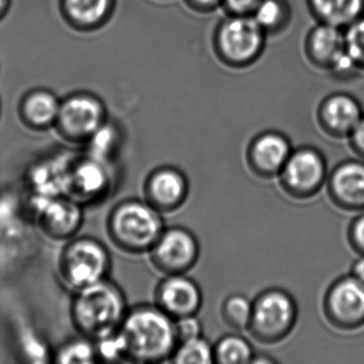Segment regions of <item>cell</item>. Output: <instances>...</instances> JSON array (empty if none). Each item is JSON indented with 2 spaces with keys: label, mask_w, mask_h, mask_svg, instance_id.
Instances as JSON below:
<instances>
[{
  "label": "cell",
  "mask_w": 364,
  "mask_h": 364,
  "mask_svg": "<svg viewBox=\"0 0 364 364\" xmlns=\"http://www.w3.org/2000/svg\"><path fill=\"white\" fill-rule=\"evenodd\" d=\"M125 360L156 363L171 358L178 347L173 318L159 306H139L127 311L118 329Z\"/></svg>",
  "instance_id": "6da1fadb"
},
{
  "label": "cell",
  "mask_w": 364,
  "mask_h": 364,
  "mask_svg": "<svg viewBox=\"0 0 364 364\" xmlns=\"http://www.w3.org/2000/svg\"><path fill=\"white\" fill-rule=\"evenodd\" d=\"M127 311L124 294L116 283L106 278L75 291L71 318L84 338L95 342L116 332Z\"/></svg>",
  "instance_id": "7a4b0ae2"
},
{
  "label": "cell",
  "mask_w": 364,
  "mask_h": 364,
  "mask_svg": "<svg viewBox=\"0 0 364 364\" xmlns=\"http://www.w3.org/2000/svg\"><path fill=\"white\" fill-rule=\"evenodd\" d=\"M107 231L112 242L129 253L150 251L164 232L159 210L149 202L124 200L117 204L107 219Z\"/></svg>",
  "instance_id": "3957f363"
},
{
  "label": "cell",
  "mask_w": 364,
  "mask_h": 364,
  "mask_svg": "<svg viewBox=\"0 0 364 364\" xmlns=\"http://www.w3.org/2000/svg\"><path fill=\"white\" fill-rule=\"evenodd\" d=\"M112 265L109 252L100 240L92 237L72 240L61 252V278L74 291L107 278Z\"/></svg>",
  "instance_id": "277c9868"
},
{
  "label": "cell",
  "mask_w": 364,
  "mask_h": 364,
  "mask_svg": "<svg viewBox=\"0 0 364 364\" xmlns=\"http://www.w3.org/2000/svg\"><path fill=\"white\" fill-rule=\"evenodd\" d=\"M296 317L297 310L291 296L280 289H270L253 304L248 329L259 342L272 344L289 336Z\"/></svg>",
  "instance_id": "5b68a950"
},
{
  "label": "cell",
  "mask_w": 364,
  "mask_h": 364,
  "mask_svg": "<svg viewBox=\"0 0 364 364\" xmlns=\"http://www.w3.org/2000/svg\"><path fill=\"white\" fill-rule=\"evenodd\" d=\"M283 189L295 199H308L318 193L326 176V164L312 149L289 155L280 172Z\"/></svg>",
  "instance_id": "8992f818"
},
{
  "label": "cell",
  "mask_w": 364,
  "mask_h": 364,
  "mask_svg": "<svg viewBox=\"0 0 364 364\" xmlns=\"http://www.w3.org/2000/svg\"><path fill=\"white\" fill-rule=\"evenodd\" d=\"M153 265L167 274H183L193 267L199 257V245L195 236L183 229L164 230L150 250Z\"/></svg>",
  "instance_id": "52a82bcc"
},
{
  "label": "cell",
  "mask_w": 364,
  "mask_h": 364,
  "mask_svg": "<svg viewBox=\"0 0 364 364\" xmlns=\"http://www.w3.org/2000/svg\"><path fill=\"white\" fill-rule=\"evenodd\" d=\"M325 315L338 329H353L364 323V285L355 277L340 279L325 297Z\"/></svg>",
  "instance_id": "ba28073f"
},
{
  "label": "cell",
  "mask_w": 364,
  "mask_h": 364,
  "mask_svg": "<svg viewBox=\"0 0 364 364\" xmlns=\"http://www.w3.org/2000/svg\"><path fill=\"white\" fill-rule=\"evenodd\" d=\"M33 205L40 228L48 237H73L82 225V204L68 196L33 202Z\"/></svg>",
  "instance_id": "9c48e42d"
},
{
  "label": "cell",
  "mask_w": 364,
  "mask_h": 364,
  "mask_svg": "<svg viewBox=\"0 0 364 364\" xmlns=\"http://www.w3.org/2000/svg\"><path fill=\"white\" fill-rule=\"evenodd\" d=\"M108 161L88 156L76 159L70 171L68 197L82 203L101 199L112 186V173Z\"/></svg>",
  "instance_id": "30bf717a"
},
{
  "label": "cell",
  "mask_w": 364,
  "mask_h": 364,
  "mask_svg": "<svg viewBox=\"0 0 364 364\" xmlns=\"http://www.w3.org/2000/svg\"><path fill=\"white\" fill-rule=\"evenodd\" d=\"M201 302L199 287L182 274H170L157 287L156 306L173 319L195 315Z\"/></svg>",
  "instance_id": "8fae6325"
},
{
  "label": "cell",
  "mask_w": 364,
  "mask_h": 364,
  "mask_svg": "<svg viewBox=\"0 0 364 364\" xmlns=\"http://www.w3.org/2000/svg\"><path fill=\"white\" fill-rule=\"evenodd\" d=\"M72 163L73 159L58 156L36 164L27 176L31 202L67 196Z\"/></svg>",
  "instance_id": "7c38bea8"
},
{
  "label": "cell",
  "mask_w": 364,
  "mask_h": 364,
  "mask_svg": "<svg viewBox=\"0 0 364 364\" xmlns=\"http://www.w3.org/2000/svg\"><path fill=\"white\" fill-rule=\"evenodd\" d=\"M146 202L159 212H172L180 208L188 195L186 178L174 168L155 170L144 185Z\"/></svg>",
  "instance_id": "4fadbf2b"
},
{
  "label": "cell",
  "mask_w": 364,
  "mask_h": 364,
  "mask_svg": "<svg viewBox=\"0 0 364 364\" xmlns=\"http://www.w3.org/2000/svg\"><path fill=\"white\" fill-rule=\"evenodd\" d=\"M332 201L345 210L364 208V165L348 161L336 168L328 186Z\"/></svg>",
  "instance_id": "5bb4252c"
},
{
  "label": "cell",
  "mask_w": 364,
  "mask_h": 364,
  "mask_svg": "<svg viewBox=\"0 0 364 364\" xmlns=\"http://www.w3.org/2000/svg\"><path fill=\"white\" fill-rule=\"evenodd\" d=\"M61 127L73 139H90L102 127V110L92 100L76 97L65 104L59 112Z\"/></svg>",
  "instance_id": "9a60e30c"
},
{
  "label": "cell",
  "mask_w": 364,
  "mask_h": 364,
  "mask_svg": "<svg viewBox=\"0 0 364 364\" xmlns=\"http://www.w3.org/2000/svg\"><path fill=\"white\" fill-rule=\"evenodd\" d=\"M291 155L289 142L276 134H267L255 140L249 151L251 170L262 178L280 173Z\"/></svg>",
  "instance_id": "2e32d148"
},
{
  "label": "cell",
  "mask_w": 364,
  "mask_h": 364,
  "mask_svg": "<svg viewBox=\"0 0 364 364\" xmlns=\"http://www.w3.org/2000/svg\"><path fill=\"white\" fill-rule=\"evenodd\" d=\"M259 25L255 21L235 18L221 31V46L225 54L234 59H246L257 52L261 42Z\"/></svg>",
  "instance_id": "e0dca14e"
},
{
  "label": "cell",
  "mask_w": 364,
  "mask_h": 364,
  "mask_svg": "<svg viewBox=\"0 0 364 364\" xmlns=\"http://www.w3.org/2000/svg\"><path fill=\"white\" fill-rule=\"evenodd\" d=\"M361 118L359 105L348 97H333L323 109L325 124L332 133L338 135L353 133Z\"/></svg>",
  "instance_id": "ac0fdd59"
},
{
  "label": "cell",
  "mask_w": 364,
  "mask_h": 364,
  "mask_svg": "<svg viewBox=\"0 0 364 364\" xmlns=\"http://www.w3.org/2000/svg\"><path fill=\"white\" fill-rule=\"evenodd\" d=\"M321 16L332 24L355 22L364 7V0H313Z\"/></svg>",
  "instance_id": "d6986e66"
},
{
  "label": "cell",
  "mask_w": 364,
  "mask_h": 364,
  "mask_svg": "<svg viewBox=\"0 0 364 364\" xmlns=\"http://www.w3.org/2000/svg\"><path fill=\"white\" fill-rule=\"evenodd\" d=\"M215 361L223 364L249 363L253 359L252 348L245 338L228 336L214 347Z\"/></svg>",
  "instance_id": "ffe728a7"
},
{
  "label": "cell",
  "mask_w": 364,
  "mask_h": 364,
  "mask_svg": "<svg viewBox=\"0 0 364 364\" xmlns=\"http://www.w3.org/2000/svg\"><path fill=\"white\" fill-rule=\"evenodd\" d=\"M214 361V348L201 336L181 343L172 355V362L178 364H210Z\"/></svg>",
  "instance_id": "44dd1931"
},
{
  "label": "cell",
  "mask_w": 364,
  "mask_h": 364,
  "mask_svg": "<svg viewBox=\"0 0 364 364\" xmlns=\"http://www.w3.org/2000/svg\"><path fill=\"white\" fill-rule=\"evenodd\" d=\"M313 50L319 58L333 61L345 50V37L333 26H323L313 36Z\"/></svg>",
  "instance_id": "7402d4cb"
},
{
  "label": "cell",
  "mask_w": 364,
  "mask_h": 364,
  "mask_svg": "<svg viewBox=\"0 0 364 364\" xmlns=\"http://www.w3.org/2000/svg\"><path fill=\"white\" fill-rule=\"evenodd\" d=\"M97 361L95 342L84 336L65 343L55 355L57 363H93Z\"/></svg>",
  "instance_id": "603a6c76"
},
{
  "label": "cell",
  "mask_w": 364,
  "mask_h": 364,
  "mask_svg": "<svg viewBox=\"0 0 364 364\" xmlns=\"http://www.w3.org/2000/svg\"><path fill=\"white\" fill-rule=\"evenodd\" d=\"M253 304L242 295H233L225 300L223 316L225 323L234 329H247L250 325Z\"/></svg>",
  "instance_id": "cb8c5ba5"
},
{
  "label": "cell",
  "mask_w": 364,
  "mask_h": 364,
  "mask_svg": "<svg viewBox=\"0 0 364 364\" xmlns=\"http://www.w3.org/2000/svg\"><path fill=\"white\" fill-rule=\"evenodd\" d=\"M59 114L58 105L54 97L48 95H37L31 97L26 105V114L31 123L38 127L50 124Z\"/></svg>",
  "instance_id": "d4e9b609"
},
{
  "label": "cell",
  "mask_w": 364,
  "mask_h": 364,
  "mask_svg": "<svg viewBox=\"0 0 364 364\" xmlns=\"http://www.w3.org/2000/svg\"><path fill=\"white\" fill-rule=\"evenodd\" d=\"M108 7V0H68V8L76 20L92 23L100 20Z\"/></svg>",
  "instance_id": "484cf974"
},
{
  "label": "cell",
  "mask_w": 364,
  "mask_h": 364,
  "mask_svg": "<svg viewBox=\"0 0 364 364\" xmlns=\"http://www.w3.org/2000/svg\"><path fill=\"white\" fill-rule=\"evenodd\" d=\"M95 345L99 361L118 362L125 360L124 344L118 330L105 338L95 341Z\"/></svg>",
  "instance_id": "4316f807"
},
{
  "label": "cell",
  "mask_w": 364,
  "mask_h": 364,
  "mask_svg": "<svg viewBox=\"0 0 364 364\" xmlns=\"http://www.w3.org/2000/svg\"><path fill=\"white\" fill-rule=\"evenodd\" d=\"M345 48L355 65H364V18L351 24L345 35Z\"/></svg>",
  "instance_id": "83f0119b"
},
{
  "label": "cell",
  "mask_w": 364,
  "mask_h": 364,
  "mask_svg": "<svg viewBox=\"0 0 364 364\" xmlns=\"http://www.w3.org/2000/svg\"><path fill=\"white\" fill-rule=\"evenodd\" d=\"M89 154L90 156L109 161L110 153L114 146V133L110 127L102 125L89 139Z\"/></svg>",
  "instance_id": "f1b7e54d"
},
{
  "label": "cell",
  "mask_w": 364,
  "mask_h": 364,
  "mask_svg": "<svg viewBox=\"0 0 364 364\" xmlns=\"http://www.w3.org/2000/svg\"><path fill=\"white\" fill-rule=\"evenodd\" d=\"M176 326L178 343L186 342L201 336V323L195 315L178 318Z\"/></svg>",
  "instance_id": "f546056e"
},
{
  "label": "cell",
  "mask_w": 364,
  "mask_h": 364,
  "mask_svg": "<svg viewBox=\"0 0 364 364\" xmlns=\"http://www.w3.org/2000/svg\"><path fill=\"white\" fill-rule=\"evenodd\" d=\"M280 16V6L274 0H265L257 7L255 22L259 26H272L279 20Z\"/></svg>",
  "instance_id": "4dcf8cb0"
},
{
  "label": "cell",
  "mask_w": 364,
  "mask_h": 364,
  "mask_svg": "<svg viewBox=\"0 0 364 364\" xmlns=\"http://www.w3.org/2000/svg\"><path fill=\"white\" fill-rule=\"evenodd\" d=\"M349 237H350L351 245L358 251L364 253V216L360 217L353 223Z\"/></svg>",
  "instance_id": "1f68e13d"
},
{
  "label": "cell",
  "mask_w": 364,
  "mask_h": 364,
  "mask_svg": "<svg viewBox=\"0 0 364 364\" xmlns=\"http://www.w3.org/2000/svg\"><path fill=\"white\" fill-rule=\"evenodd\" d=\"M351 135H353V148L357 150L358 153L364 156V118H361Z\"/></svg>",
  "instance_id": "d6a6232c"
},
{
  "label": "cell",
  "mask_w": 364,
  "mask_h": 364,
  "mask_svg": "<svg viewBox=\"0 0 364 364\" xmlns=\"http://www.w3.org/2000/svg\"><path fill=\"white\" fill-rule=\"evenodd\" d=\"M228 1L233 9L238 10V11L250 9L257 3V0H228Z\"/></svg>",
  "instance_id": "836d02e7"
},
{
  "label": "cell",
  "mask_w": 364,
  "mask_h": 364,
  "mask_svg": "<svg viewBox=\"0 0 364 364\" xmlns=\"http://www.w3.org/2000/svg\"><path fill=\"white\" fill-rule=\"evenodd\" d=\"M353 277L364 285V259H360L353 266Z\"/></svg>",
  "instance_id": "e575fe53"
},
{
  "label": "cell",
  "mask_w": 364,
  "mask_h": 364,
  "mask_svg": "<svg viewBox=\"0 0 364 364\" xmlns=\"http://www.w3.org/2000/svg\"><path fill=\"white\" fill-rule=\"evenodd\" d=\"M199 3H203V4H210L214 3L215 0H198Z\"/></svg>",
  "instance_id": "d590c367"
},
{
  "label": "cell",
  "mask_w": 364,
  "mask_h": 364,
  "mask_svg": "<svg viewBox=\"0 0 364 364\" xmlns=\"http://www.w3.org/2000/svg\"><path fill=\"white\" fill-rule=\"evenodd\" d=\"M4 1H5V0H0V9H1V7H3Z\"/></svg>",
  "instance_id": "8d00e7d4"
}]
</instances>
